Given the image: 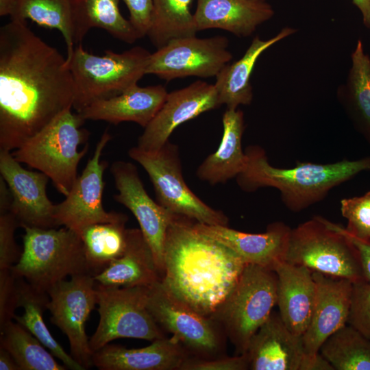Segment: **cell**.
I'll list each match as a JSON object with an SVG mask.
<instances>
[{
	"label": "cell",
	"instance_id": "1f68e13d",
	"mask_svg": "<svg viewBox=\"0 0 370 370\" xmlns=\"http://www.w3.org/2000/svg\"><path fill=\"white\" fill-rule=\"evenodd\" d=\"M127 219L95 223L82 230L79 236L90 275L100 273L123 254L127 246Z\"/></svg>",
	"mask_w": 370,
	"mask_h": 370
},
{
	"label": "cell",
	"instance_id": "7402d4cb",
	"mask_svg": "<svg viewBox=\"0 0 370 370\" xmlns=\"http://www.w3.org/2000/svg\"><path fill=\"white\" fill-rule=\"evenodd\" d=\"M188 358L181 343L173 336L137 349L108 343L93 353L92 362L100 370H180Z\"/></svg>",
	"mask_w": 370,
	"mask_h": 370
},
{
	"label": "cell",
	"instance_id": "7a4b0ae2",
	"mask_svg": "<svg viewBox=\"0 0 370 370\" xmlns=\"http://www.w3.org/2000/svg\"><path fill=\"white\" fill-rule=\"evenodd\" d=\"M194 221L175 214L166 233L160 282L177 299L212 319L246 264L230 248L196 230Z\"/></svg>",
	"mask_w": 370,
	"mask_h": 370
},
{
	"label": "cell",
	"instance_id": "ab89813d",
	"mask_svg": "<svg viewBox=\"0 0 370 370\" xmlns=\"http://www.w3.org/2000/svg\"><path fill=\"white\" fill-rule=\"evenodd\" d=\"M249 369L246 353L238 356L214 359L188 358L180 370H246Z\"/></svg>",
	"mask_w": 370,
	"mask_h": 370
},
{
	"label": "cell",
	"instance_id": "5b68a950",
	"mask_svg": "<svg viewBox=\"0 0 370 370\" xmlns=\"http://www.w3.org/2000/svg\"><path fill=\"white\" fill-rule=\"evenodd\" d=\"M68 109L12 153L21 163L45 173L65 197L77 177L78 164L88 151L89 132L82 127L85 120Z\"/></svg>",
	"mask_w": 370,
	"mask_h": 370
},
{
	"label": "cell",
	"instance_id": "e0dca14e",
	"mask_svg": "<svg viewBox=\"0 0 370 370\" xmlns=\"http://www.w3.org/2000/svg\"><path fill=\"white\" fill-rule=\"evenodd\" d=\"M220 106L214 85L204 81L168 92L161 108L139 136L137 147L147 151L158 150L177 127Z\"/></svg>",
	"mask_w": 370,
	"mask_h": 370
},
{
	"label": "cell",
	"instance_id": "4316f807",
	"mask_svg": "<svg viewBox=\"0 0 370 370\" xmlns=\"http://www.w3.org/2000/svg\"><path fill=\"white\" fill-rule=\"evenodd\" d=\"M223 134L218 149L197 168L198 178L215 185L236 177L245 169L247 158L242 148L245 130L242 110L227 109L223 115Z\"/></svg>",
	"mask_w": 370,
	"mask_h": 370
},
{
	"label": "cell",
	"instance_id": "f1b7e54d",
	"mask_svg": "<svg viewBox=\"0 0 370 370\" xmlns=\"http://www.w3.org/2000/svg\"><path fill=\"white\" fill-rule=\"evenodd\" d=\"M0 16L29 19L40 26L60 32L66 45L68 61L75 47L74 0H0Z\"/></svg>",
	"mask_w": 370,
	"mask_h": 370
},
{
	"label": "cell",
	"instance_id": "603a6c76",
	"mask_svg": "<svg viewBox=\"0 0 370 370\" xmlns=\"http://www.w3.org/2000/svg\"><path fill=\"white\" fill-rule=\"evenodd\" d=\"M168 92L159 84H138L125 92L100 99L77 112L84 120L103 121L114 125L130 121L145 127L163 105Z\"/></svg>",
	"mask_w": 370,
	"mask_h": 370
},
{
	"label": "cell",
	"instance_id": "d590c367",
	"mask_svg": "<svg viewBox=\"0 0 370 370\" xmlns=\"http://www.w3.org/2000/svg\"><path fill=\"white\" fill-rule=\"evenodd\" d=\"M340 210L347 221L346 231L358 238L370 241V190L362 196L341 199Z\"/></svg>",
	"mask_w": 370,
	"mask_h": 370
},
{
	"label": "cell",
	"instance_id": "8fae6325",
	"mask_svg": "<svg viewBox=\"0 0 370 370\" xmlns=\"http://www.w3.org/2000/svg\"><path fill=\"white\" fill-rule=\"evenodd\" d=\"M96 281L90 274H79L62 280L47 292L51 322L67 337L70 354L85 369L92 365L86 323L97 304Z\"/></svg>",
	"mask_w": 370,
	"mask_h": 370
},
{
	"label": "cell",
	"instance_id": "30bf717a",
	"mask_svg": "<svg viewBox=\"0 0 370 370\" xmlns=\"http://www.w3.org/2000/svg\"><path fill=\"white\" fill-rule=\"evenodd\" d=\"M99 321L89 339L94 353L121 338L149 341L165 337L147 308L149 286L114 287L96 282Z\"/></svg>",
	"mask_w": 370,
	"mask_h": 370
},
{
	"label": "cell",
	"instance_id": "bcb514c9",
	"mask_svg": "<svg viewBox=\"0 0 370 370\" xmlns=\"http://www.w3.org/2000/svg\"><path fill=\"white\" fill-rule=\"evenodd\" d=\"M257 1H265L266 0H257Z\"/></svg>",
	"mask_w": 370,
	"mask_h": 370
},
{
	"label": "cell",
	"instance_id": "4fadbf2b",
	"mask_svg": "<svg viewBox=\"0 0 370 370\" xmlns=\"http://www.w3.org/2000/svg\"><path fill=\"white\" fill-rule=\"evenodd\" d=\"M112 136L106 130L96 145L93 156L77 176L65 199L56 205L57 227L63 225L79 234L86 227L128 218L125 214L105 210L103 206V173L108 162L101 160L103 150Z\"/></svg>",
	"mask_w": 370,
	"mask_h": 370
},
{
	"label": "cell",
	"instance_id": "7c38bea8",
	"mask_svg": "<svg viewBox=\"0 0 370 370\" xmlns=\"http://www.w3.org/2000/svg\"><path fill=\"white\" fill-rule=\"evenodd\" d=\"M228 45V39L222 36L174 40L151 53L145 75L166 81L188 76L216 77L232 59Z\"/></svg>",
	"mask_w": 370,
	"mask_h": 370
},
{
	"label": "cell",
	"instance_id": "f6af8a7d",
	"mask_svg": "<svg viewBox=\"0 0 370 370\" xmlns=\"http://www.w3.org/2000/svg\"><path fill=\"white\" fill-rule=\"evenodd\" d=\"M352 2L359 10L364 25L370 29V0H352Z\"/></svg>",
	"mask_w": 370,
	"mask_h": 370
},
{
	"label": "cell",
	"instance_id": "e575fe53",
	"mask_svg": "<svg viewBox=\"0 0 370 370\" xmlns=\"http://www.w3.org/2000/svg\"><path fill=\"white\" fill-rule=\"evenodd\" d=\"M319 353L334 370H370V339L350 325L331 334Z\"/></svg>",
	"mask_w": 370,
	"mask_h": 370
},
{
	"label": "cell",
	"instance_id": "b9f144b4",
	"mask_svg": "<svg viewBox=\"0 0 370 370\" xmlns=\"http://www.w3.org/2000/svg\"><path fill=\"white\" fill-rule=\"evenodd\" d=\"M344 232L358 251L364 280L370 283V241L360 239L352 236L345 227Z\"/></svg>",
	"mask_w": 370,
	"mask_h": 370
},
{
	"label": "cell",
	"instance_id": "836d02e7",
	"mask_svg": "<svg viewBox=\"0 0 370 370\" xmlns=\"http://www.w3.org/2000/svg\"><path fill=\"white\" fill-rule=\"evenodd\" d=\"M0 347L14 358L21 370H64L53 355L28 330L12 320L0 327Z\"/></svg>",
	"mask_w": 370,
	"mask_h": 370
},
{
	"label": "cell",
	"instance_id": "9a60e30c",
	"mask_svg": "<svg viewBox=\"0 0 370 370\" xmlns=\"http://www.w3.org/2000/svg\"><path fill=\"white\" fill-rule=\"evenodd\" d=\"M147 308L157 324L181 344L199 354L212 355L220 348L215 322L172 295L157 282L149 286Z\"/></svg>",
	"mask_w": 370,
	"mask_h": 370
},
{
	"label": "cell",
	"instance_id": "484cf974",
	"mask_svg": "<svg viewBox=\"0 0 370 370\" xmlns=\"http://www.w3.org/2000/svg\"><path fill=\"white\" fill-rule=\"evenodd\" d=\"M297 29L285 27L273 37L262 40L256 36L244 55L237 61L227 64L216 76L214 86L221 104L236 110L240 105H249L253 99L250 78L260 56L267 49L294 34Z\"/></svg>",
	"mask_w": 370,
	"mask_h": 370
},
{
	"label": "cell",
	"instance_id": "d6986e66",
	"mask_svg": "<svg viewBox=\"0 0 370 370\" xmlns=\"http://www.w3.org/2000/svg\"><path fill=\"white\" fill-rule=\"evenodd\" d=\"M200 233L230 248L247 264L271 269L278 260H284L291 228L281 221L270 223L263 233L238 231L224 225H212L193 222Z\"/></svg>",
	"mask_w": 370,
	"mask_h": 370
},
{
	"label": "cell",
	"instance_id": "3957f363",
	"mask_svg": "<svg viewBox=\"0 0 370 370\" xmlns=\"http://www.w3.org/2000/svg\"><path fill=\"white\" fill-rule=\"evenodd\" d=\"M245 152L247 162L236 177L238 186L245 192L275 188L284 205L293 212L322 201L334 187L370 170V156L328 164L297 162L295 167L284 169L272 166L259 145L248 146Z\"/></svg>",
	"mask_w": 370,
	"mask_h": 370
},
{
	"label": "cell",
	"instance_id": "8992f818",
	"mask_svg": "<svg viewBox=\"0 0 370 370\" xmlns=\"http://www.w3.org/2000/svg\"><path fill=\"white\" fill-rule=\"evenodd\" d=\"M151 53L137 46L121 53L97 56L75 46L66 64L74 83L73 108L81 112L93 102L118 95L137 85L145 75Z\"/></svg>",
	"mask_w": 370,
	"mask_h": 370
},
{
	"label": "cell",
	"instance_id": "6da1fadb",
	"mask_svg": "<svg viewBox=\"0 0 370 370\" xmlns=\"http://www.w3.org/2000/svg\"><path fill=\"white\" fill-rule=\"evenodd\" d=\"M74 83L66 58L26 21L0 28V150L14 151L68 109Z\"/></svg>",
	"mask_w": 370,
	"mask_h": 370
},
{
	"label": "cell",
	"instance_id": "74e56055",
	"mask_svg": "<svg viewBox=\"0 0 370 370\" xmlns=\"http://www.w3.org/2000/svg\"><path fill=\"white\" fill-rule=\"evenodd\" d=\"M20 224L10 210L0 212V270L10 269L17 263L22 251L14 233Z\"/></svg>",
	"mask_w": 370,
	"mask_h": 370
},
{
	"label": "cell",
	"instance_id": "cb8c5ba5",
	"mask_svg": "<svg viewBox=\"0 0 370 370\" xmlns=\"http://www.w3.org/2000/svg\"><path fill=\"white\" fill-rule=\"evenodd\" d=\"M274 14L267 1L197 0L194 17L197 31L217 28L248 37Z\"/></svg>",
	"mask_w": 370,
	"mask_h": 370
},
{
	"label": "cell",
	"instance_id": "ffe728a7",
	"mask_svg": "<svg viewBox=\"0 0 370 370\" xmlns=\"http://www.w3.org/2000/svg\"><path fill=\"white\" fill-rule=\"evenodd\" d=\"M245 353L251 370H300L306 355L302 336L293 333L275 312L251 337Z\"/></svg>",
	"mask_w": 370,
	"mask_h": 370
},
{
	"label": "cell",
	"instance_id": "d6a6232c",
	"mask_svg": "<svg viewBox=\"0 0 370 370\" xmlns=\"http://www.w3.org/2000/svg\"><path fill=\"white\" fill-rule=\"evenodd\" d=\"M193 0H153L151 21L147 36L160 49L182 38L196 36L194 14L190 12Z\"/></svg>",
	"mask_w": 370,
	"mask_h": 370
},
{
	"label": "cell",
	"instance_id": "9c48e42d",
	"mask_svg": "<svg viewBox=\"0 0 370 370\" xmlns=\"http://www.w3.org/2000/svg\"><path fill=\"white\" fill-rule=\"evenodd\" d=\"M129 156L147 173L154 188L157 202L172 213L196 222L228 226L229 219L200 199L186 184L177 145L168 141L160 149L147 151L133 147Z\"/></svg>",
	"mask_w": 370,
	"mask_h": 370
},
{
	"label": "cell",
	"instance_id": "f546056e",
	"mask_svg": "<svg viewBox=\"0 0 370 370\" xmlns=\"http://www.w3.org/2000/svg\"><path fill=\"white\" fill-rule=\"evenodd\" d=\"M119 5V0H74L75 45L95 27L130 44L140 38L130 20L121 14Z\"/></svg>",
	"mask_w": 370,
	"mask_h": 370
},
{
	"label": "cell",
	"instance_id": "ac0fdd59",
	"mask_svg": "<svg viewBox=\"0 0 370 370\" xmlns=\"http://www.w3.org/2000/svg\"><path fill=\"white\" fill-rule=\"evenodd\" d=\"M316 296L308 326L302 335L305 354L314 356L323 343L347 323L353 282L312 271Z\"/></svg>",
	"mask_w": 370,
	"mask_h": 370
},
{
	"label": "cell",
	"instance_id": "44dd1931",
	"mask_svg": "<svg viewBox=\"0 0 370 370\" xmlns=\"http://www.w3.org/2000/svg\"><path fill=\"white\" fill-rule=\"evenodd\" d=\"M271 269L277 276L279 314L293 333L302 336L308 326L316 296L312 271L283 260L276 261Z\"/></svg>",
	"mask_w": 370,
	"mask_h": 370
},
{
	"label": "cell",
	"instance_id": "52a82bcc",
	"mask_svg": "<svg viewBox=\"0 0 370 370\" xmlns=\"http://www.w3.org/2000/svg\"><path fill=\"white\" fill-rule=\"evenodd\" d=\"M283 260L353 283L365 281L358 251L344 227L321 216L291 229Z\"/></svg>",
	"mask_w": 370,
	"mask_h": 370
},
{
	"label": "cell",
	"instance_id": "83f0119b",
	"mask_svg": "<svg viewBox=\"0 0 370 370\" xmlns=\"http://www.w3.org/2000/svg\"><path fill=\"white\" fill-rule=\"evenodd\" d=\"M351 60L347 79L338 86L336 97L354 129L370 145V56L361 40Z\"/></svg>",
	"mask_w": 370,
	"mask_h": 370
},
{
	"label": "cell",
	"instance_id": "4dcf8cb0",
	"mask_svg": "<svg viewBox=\"0 0 370 370\" xmlns=\"http://www.w3.org/2000/svg\"><path fill=\"white\" fill-rule=\"evenodd\" d=\"M17 286L18 308L23 309V314L21 316L15 314L13 319L37 338L66 368L84 370L56 341L44 321L43 313L47 309L49 301L48 293L39 291L19 278H17Z\"/></svg>",
	"mask_w": 370,
	"mask_h": 370
},
{
	"label": "cell",
	"instance_id": "7bdbcfd3",
	"mask_svg": "<svg viewBox=\"0 0 370 370\" xmlns=\"http://www.w3.org/2000/svg\"><path fill=\"white\" fill-rule=\"evenodd\" d=\"M300 370H334L330 363L319 352L314 356L305 355Z\"/></svg>",
	"mask_w": 370,
	"mask_h": 370
},
{
	"label": "cell",
	"instance_id": "ee69618b",
	"mask_svg": "<svg viewBox=\"0 0 370 370\" xmlns=\"http://www.w3.org/2000/svg\"><path fill=\"white\" fill-rule=\"evenodd\" d=\"M0 370H21L12 355L0 347Z\"/></svg>",
	"mask_w": 370,
	"mask_h": 370
},
{
	"label": "cell",
	"instance_id": "60d3db41",
	"mask_svg": "<svg viewBox=\"0 0 370 370\" xmlns=\"http://www.w3.org/2000/svg\"><path fill=\"white\" fill-rule=\"evenodd\" d=\"M130 12V21L139 38L147 36L153 12V0H123Z\"/></svg>",
	"mask_w": 370,
	"mask_h": 370
},
{
	"label": "cell",
	"instance_id": "277c9868",
	"mask_svg": "<svg viewBox=\"0 0 370 370\" xmlns=\"http://www.w3.org/2000/svg\"><path fill=\"white\" fill-rule=\"evenodd\" d=\"M23 250L12 271L39 291L49 290L67 276L90 274L79 234L60 229L23 227Z\"/></svg>",
	"mask_w": 370,
	"mask_h": 370
},
{
	"label": "cell",
	"instance_id": "5bb4252c",
	"mask_svg": "<svg viewBox=\"0 0 370 370\" xmlns=\"http://www.w3.org/2000/svg\"><path fill=\"white\" fill-rule=\"evenodd\" d=\"M110 172L119 193L114 195L137 219L162 278L164 271V249L166 233L175 214L153 201L147 194L136 166L127 161L112 163Z\"/></svg>",
	"mask_w": 370,
	"mask_h": 370
},
{
	"label": "cell",
	"instance_id": "8d00e7d4",
	"mask_svg": "<svg viewBox=\"0 0 370 370\" xmlns=\"http://www.w3.org/2000/svg\"><path fill=\"white\" fill-rule=\"evenodd\" d=\"M347 323L370 339V283H353Z\"/></svg>",
	"mask_w": 370,
	"mask_h": 370
},
{
	"label": "cell",
	"instance_id": "2e32d148",
	"mask_svg": "<svg viewBox=\"0 0 370 370\" xmlns=\"http://www.w3.org/2000/svg\"><path fill=\"white\" fill-rule=\"evenodd\" d=\"M0 174L11 193L10 211L20 227H57L56 205L47 195L48 176L40 171L25 169L11 151L5 150H0Z\"/></svg>",
	"mask_w": 370,
	"mask_h": 370
},
{
	"label": "cell",
	"instance_id": "d4e9b609",
	"mask_svg": "<svg viewBox=\"0 0 370 370\" xmlns=\"http://www.w3.org/2000/svg\"><path fill=\"white\" fill-rule=\"evenodd\" d=\"M97 283L114 287L149 286L161 280L151 250L140 229L127 230L123 254L94 276Z\"/></svg>",
	"mask_w": 370,
	"mask_h": 370
},
{
	"label": "cell",
	"instance_id": "f35d334b",
	"mask_svg": "<svg viewBox=\"0 0 370 370\" xmlns=\"http://www.w3.org/2000/svg\"><path fill=\"white\" fill-rule=\"evenodd\" d=\"M17 308V278L12 269L0 270V327L13 320Z\"/></svg>",
	"mask_w": 370,
	"mask_h": 370
},
{
	"label": "cell",
	"instance_id": "ba28073f",
	"mask_svg": "<svg viewBox=\"0 0 370 370\" xmlns=\"http://www.w3.org/2000/svg\"><path fill=\"white\" fill-rule=\"evenodd\" d=\"M277 301V276L272 269L247 264L224 303L212 317L223 325L238 354L273 312Z\"/></svg>",
	"mask_w": 370,
	"mask_h": 370
}]
</instances>
